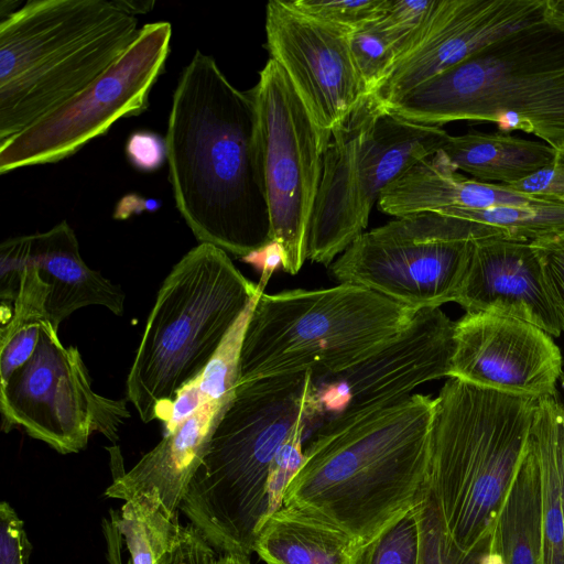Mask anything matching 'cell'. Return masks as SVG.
Masks as SVG:
<instances>
[{"mask_svg":"<svg viewBox=\"0 0 564 564\" xmlns=\"http://www.w3.org/2000/svg\"><path fill=\"white\" fill-rule=\"evenodd\" d=\"M165 142L175 205L199 243L243 259L272 242L252 95L199 51L174 90Z\"/></svg>","mask_w":564,"mask_h":564,"instance_id":"1","label":"cell"},{"mask_svg":"<svg viewBox=\"0 0 564 564\" xmlns=\"http://www.w3.org/2000/svg\"><path fill=\"white\" fill-rule=\"evenodd\" d=\"M433 405L412 393L323 423L281 506L367 544L427 496Z\"/></svg>","mask_w":564,"mask_h":564,"instance_id":"2","label":"cell"},{"mask_svg":"<svg viewBox=\"0 0 564 564\" xmlns=\"http://www.w3.org/2000/svg\"><path fill=\"white\" fill-rule=\"evenodd\" d=\"M319 424L310 372L238 383L180 510L215 550L248 556L281 506L274 477L283 448Z\"/></svg>","mask_w":564,"mask_h":564,"instance_id":"3","label":"cell"},{"mask_svg":"<svg viewBox=\"0 0 564 564\" xmlns=\"http://www.w3.org/2000/svg\"><path fill=\"white\" fill-rule=\"evenodd\" d=\"M536 402L457 378L434 399L427 497L460 550L491 535L528 449Z\"/></svg>","mask_w":564,"mask_h":564,"instance_id":"4","label":"cell"},{"mask_svg":"<svg viewBox=\"0 0 564 564\" xmlns=\"http://www.w3.org/2000/svg\"><path fill=\"white\" fill-rule=\"evenodd\" d=\"M139 31L107 0H31L1 20L0 141L87 88Z\"/></svg>","mask_w":564,"mask_h":564,"instance_id":"5","label":"cell"},{"mask_svg":"<svg viewBox=\"0 0 564 564\" xmlns=\"http://www.w3.org/2000/svg\"><path fill=\"white\" fill-rule=\"evenodd\" d=\"M386 108L427 126L467 120L522 130L562 154L564 29L545 18L522 26Z\"/></svg>","mask_w":564,"mask_h":564,"instance_id":"6","label":"cell"},{"mask_svg":"<svg viewBox=\"0 0 564 564\" xmlns=\"http://www.w3.org/2000/svg\"><path fill=\"white\" fill-rule=\"evenodd\" d=\"M270 279L248 280L228 253L199 243L164 279L126 381L143 423L170 419L177 391L197 378Z\"/></svg>","mask_w":564,"mask_h":564,"instance_id":"7","label":"cell"},{"mask_svg":"<svg viewBox=\"0 0 564 564\" xmlns=\"http://www.w3.org/2000/svg\"><path fill=\"white\" fill-rule=\"evenodd\" d=\"M362 286L264 292L249 317L238 383L310 372L339 373L387 345L415 313Z\"/></svg>","mask_w":564,"mask_h":564,"instance_id":"8","label":"cell"},{"mask_svg":"<svg viewBox=\"0 0 564 564\" xmlns=\"http://www.w3.org/2000/svg\"><path fill=\"white\" fill-rule=\"evenodd\" d=\"M442 127L399 117L369 96L339 126L323 153L307 259L329 267L368 226L382 192L448 138Z\"/></svg>","mask_w":564,"mask_h":564,"instance_id":"9","label":"cell"},{"mask_svg":"<svg viewBox=\"0 0 564 564\" xmlns=\"http://www.w3.org/2000/svg\"><path fill=\"white\" fill-rule=\"evenodd\" d=\"M494 227L425 212L362 232L330 265L338 283L379 293L414 311L455 302L478 239Z\"/></svg>","mask_w":564,"mask_h":564,"instance_id":"10","label":"cell"},{"mask_svg":"<svg viewBox=\"0 0 564 564\" xmlns=\"http://www.w3.org/2000/svg\"><path fill=\"white\" fill-rule=\"evenodd\" d=\"M250 93L257 112L259 161L272 241L281 250L282 269L296 274L307 259L323 151L306 108L271 57Z\"/></svg>","mask_w":564,"mask_h":564,"instance_id":"11","label":"cell"},{"mask_svg":"<svg viewBox=\"0 0 564 564\" xmlns=\"http://www.w3.org/2000/svg\"><path fill=\"white\" fill-rule=\"evenodd\" d=\"M2 431L21 426L61 454L84 449L93 433L111 442L130 417L126 400L96 393L79 350L65 347L51 322L30 359L0 387Z\"/></svg>","mask_w":564,"mask_h":564,"instance_id":"12","label":"cell"},{"mask_svg":"<svg viewBox=\"0 0 564 564\" xmlns=\"http://www.w3.org/2000/svg\"><path fill=\"white\" fill-rule=\"evenodd\" d=\"M171 36L169 22L144 24L123 55L87 88L0 141V173L64 160L107 133L117 120L145 111L164 69Z\"/></svg>","mask_w":564,"mask_h":564,"instance_id":"13","label":"cell"},{"mask_svg":"<svg viewBox=\"0 0 564 564\" xmlns=\"http://www.w3.org/2000/svg\"><path fill=\"white\" fill-rule=\"evenodd\" d=\"M349 34L300 12L290 1L267 3L268 51L306 108L323 153L333 132L370 96L355 67Z\"/></svg>","mask_w":564,"mask_h":564,"instance_id":"14","label":"cell"},{"mask_svg":"<svg viewBox=\"0 0 564 564\" xmlns=\"http://www.w3.org/2000/svg\"><path fill=\"white\" fill-rule=\"evenodd\" d=\"M454 348L455 322L440 307L419 310L406 328L368 358L334 376L313 379L319 426L449 377Z\"/></svg>","mask_w":564,"mask_h":564,"instance_id":"15","label":"cell"},{"mask_svg":"<svg viewBox=\"0 0 564 564\" xmlns=\"http://www.w3.org/2000/svg\"><path fill=\"white\" fill-rule=\"evenodd\" d=\"M562 354L540 327L511 317L466 313L455 322L448 378L514 395L556 397Z\"/></svg>","mask_w":564,"mask_h":564,"instance_id":"16","label":"cell"},{"mask_svg":"<svg viewBox=\"0 0 564 564\" xmlns=\"http://www.w3.org/2000/svg\"><path fill=\"white\" fill-rule=\"evenodd\" d=\"M546 0H438L419 43L389 70L372 97L389 107L489 43L545 18Z\"/></svg>","mask_w":564,"mask_h":564,"instance_id":"17","label":"cell"},{"mask_svg":"<svg viewBox=\"0 0 564 564\" xmlns=\"http://www.w3.org/2000/svg\"><path fill=\"white\" fill-rule=\"evenodd\" d=\"M455 303L466 313H488L530 323L553 337L564 333V314L543 263L528 241L505 237L476 240Z\"/></svg>","mask_w":564,"mask_h":564,"instance_id":"18","label":"cell"},{"mask_svg":"<svg viewBox=\"0 0 564 564\" xmlns=\"http://www.w3.org/2000/svg\"><path fill=\"white\" fill-rule=\"evenodd\" d=\"M202 398L195 412L172 433L165 434L130 470L113 479L105 492L107 497L124 501L144 499L177 520L188 484L235 395Z\"/></svg>","mask_w":564,"mask_h":564,"instance_id":"19","label":"cell"},{"mask_svg":"<svg viewBox=\"0 0 564 564\" xmlns=\"http://www.w3.org/2000/svg\"><path fill=\"white\" fill-rule=\"evenodd\" d=\"M23 257L35 264L48 283L47 315L54 329L75 311L100 305L118 316L124 314L126 294L83 260L74 230L63 220L45 232L18 237Z\"/></svg>","mask_w":564,"mask_h":564,"instance_id":"20","label":"cell"},{"mask_svg":"<svg viewBox=\"0 0 564 564\" xmlns=\"http://www.w3.org/2000/svg\"><path fill=\"white\" fill-rule=\"evenodd\" d=\"M547 200L554 199L465 177L440 150L412 165L392 182L382 192L377 205L381 213L401 217L445 208L484 209L495 206H527Z\"/></svg>","mask_w":564,"mask_h":564,"instance_id":"21","label":"cell"},{"mask_svg":"<svg viewBox=\"0 0 564 564\" xmlns=\"http://www.w3.org/2000/svg\"><path fill=\"white\" fill-rule=\"evenodd\" d=\"M441 150L457 171L482 183L501 185L530 176L561 154L543 142L479 131L449 134Z\"/></svg>","mask_w":564,"mask_h":564,"instance_id":"22","label":"cell"},{"mask_svg":"<svg viewBox=\"0 0 564 564\" xmlns=\"http://www.w3.org/2000/svg\"><path fill=\"white\" fill-rule=\"evenodd\" d=\"M358 549L346 533L280 506L262 524L253 552L265 564H354Z\"/></svg>","mask_w":564,"mask_h":564,"instance_id":"23","label":"cell"},{"mask_svg":"<svg viewBox=\"0 0 564 564\" xmlns=\"http://www.w3.org/2000/svg\"><path fill=\"white\" fill-rule=\"evenodd\" d=\"M491 538L503 564H542V481L531 437Z\"/></svg>","mask_w":564,"mask_h":564,"instance_id":"24","label":"cell"},{"mask_svg":"<svg viewBox=\"0 0 564 564\" xmlns=\"http://www.w3.org/2000/svg\"><path fill=\"white\" fill-rule=\"evenodd\" d=\"M11 240L22 260L23 271L12 316L0 330V387L30 359L42 325L50 321L46 310L50 285L42 279L39 268L23 257L18 237Z\"/></svg>","mask_w":564,"mask_h":564,"instance_id":"25","label":"cell"},{"mask_svg":"<svg viewBox=\"0 0 564 564\" xmlns=\"http://www.w3.org/2000/svg\"><path fill=\"white\" fill-rule=\"evenodd\" d=\"M115 527L124 539L132 564H163L182 528L144 499L126 501Z\"/></svg>","mask_w":564,"mask_h":564,"instance_id":"26","label":"cell"},{"mask_svg":"<svg viewBox=\"0 0 564 564\" xmlns=\"http://www.w3.org/2000/svg\"><path fill=\"white\" fill-rule=\"evenodd\" d=\"M435 213L494 227L505 238L519 241L532 242L564 232V202L562 200L484 209L445 208Z\"/></svg>","mask_w":564,"mask_h":564,"instance_id":"27","label":"cell"},{"mask_svg":"<svg viewBox=\"0 0 564 564\" xmlns=\"http://www.w3.org/2000/svg\"><path fill=\"white\" fill-rule=\"evenodd\" d=\"M531 441L542 481V564H564V521L553 444L547 424L536 406Z\"/></svg>","mask_w":564,"mask_h":564,"instance_id":"28","label":"cell"},{"mask_svg":"<svg viewBox=\"0 0 564 564\" xmlns=\"http://www.w3.org/2000/svg\"><path fill=\"white\" fill-rule=\"evenodd\" d=\"M417 512L420 520L419 564H503L492 547V533L477 547L466 552L449 540L427 496L419 506Z\"/></svg>","mask_w":564,"mask_h":564,"instance_id":"29","label":"cell"},{"mask_svg":"<svg viewBox=\"0 0 564 564\" xmlns=\"http://www.w3.org/2000/svg\"><path fill=\"white\" fill-rule=\"evenodd\" d=\"M419 506L359 547L354 564H419Z\"/></svg>","mask_w":564,"mask_h":564,"instance_id":"30","label":"cell"},{"mask_svg":"<svg viewBox=\"0 0 564 564\" xmlns=\"http://www.w3.org/2000/svg\"><path fill=\"white\" fill-rule=\"evenodd\" d=\"M349 48L357 73L371 96L395 61L379 20L350 32Z\"/></svg>","mask_w":564,"mask_h":564,"instance_id":"31","label":"cell"},{"mask_svg":"<svg viewBox=\"0 0 564 564\" xmlns=\"http://www.w3.org/2000/svg\"><path fill=\"white\" fill-rule=\"evenodd\" d=\"M437 3L438 0H390L379 22L394 52V64L422 39Z\"/></svg>","mask_w":564,"mask_h":564,"instance_id":"32","label":"cell"},{"mask_svg":"<svg viewBox=\"0 0 564 564\" xmlns=\"http://www.w3.org/2000/svg\"><path fill=\"white\" fill-rule=\"evenodd\" d=\"M300 12L321 22L352 32L379 20L390 0H292Z\"/></svg>","mask_w":564,"mask_h":564,"instance_id":"33","label":"cell"},{"mask_svg":"<svg viewBox=\"0 0 564 564\" xmlns=\"http://www.w3.org/2000/svg\"><path fill=\"white\" fill-rule=\"evenodd\" d=\"M31 544L23 522L7 502L0 506V564H28Z\"/></svg>","mask_w":564,"mask_h":564,"instance_id":"34","label":"cell"},{"mask_svg":"<svg viewBox=\"0 0 564 564\" xmlns=\"http://www.w3.org/2000/svg\"><path fill=\"white\" fill-rule=\"evenodd\" d=\"M215 549L193 524L182 525L163 564H217Z\"/></svg>","mask_w":564,"mask_h":564,"instance_id":"35","label":"cell"},{"mask_svg":"<svg viewBox=\"0 0 564 564\" xmlns=\"http://www.w3.org/2000/svg\"><path fill=\"white\" fill-rule=\"evenodd\" d=\"M536 250L554 297L564 314V232L531 242Z\"/></svg>","mask_w":564,"mask_h":564,"instance_id":"36","label":"cell"},{"mask_svg":"<svg viewBox=\"0 0 564 564\" xmlns=\"http://www.w3.org/2000/svg\"><path fill=\"white\" fill-rule=\"evenodd\" d=\"M126 154L134 169L153 172L166 160L165 139L151 131L133 132L127 141Z\"/></svg>","mask_w":564,"mask_h":564,"instance_id":"37","label":"cell"},{"mask_svg":"<svg viewBox=\"0 0 564 564\" xmlns=\"http://www.w3.org/2000/svg\"><path fill=\"white\" fill-rule=\"evenodd\" d=\"M505 186L528 195L564 202V160L560 154L554 163Z\"/></svg>","mask_w":564,"mask_h":564,"instance_id":"38","label":"cell"},{"mask_svg":"<svg viewBox=\"0 0 564 564\" xmlns=\"http://www.w3.org/2000/svg\"><path fill=\"white\" fill-rule=\"evenodd\" d=\"M536 409L543 415L552 438L564 521V404L557 395L543 397L538 399Z\"/></svg>","mask_w":564,"mask_h":564,"instance_id":"39","label":"cell"},{"mask_svg":"<svg viewBox=\"0 0 564 564\" xmlns=\"http://www.w3.org/2000/svg\"><path fill=\"white\" fill-rule=\"evenodd\" d=\"M161 207V202L153 198H143L138 194H128L117 204L113 213L116 219H127L132 215L143 212H155Z\"/></svg>","mask_w":564,"mask_h":564,"instance_id":"40","label":"cell"},{"mask_svg":"<svg viewBox=\"0 0 564 564\" xmlns=\"http://www.w3.org/2000/svg\"><path fill=\"white\" fill-rule=\"evenodd\" d=\"M545 19L564 29V0H546Z\"/></svg>","mask_w":564,"mask_h":564,"instance_id":"41","label":"cell"},{"mask_svg":"<svg viewBox=\"0 0 564 564\" xmlns=\"http://www.w3.org/2000/svg\"><path fill=\"white\" fill-rule=\"evenodd\" d=\"M115 4L127 12L128 14L135 15L138 13H145L152 10L154 1H124L116 0Z\"/></svg>","mask_w":564,"mask_h":564,"instance_id":"42","label":"cell"},{"mask_svg":"<svg viewBox=\"0 0 564 564\" xmlns=\"http://www.w3.org/2000/svg\"><path fill=\"white\" fill-rule=\"evenodd\" d=\"M217 564H250L249 557L247 555L237 554V553H228L223 554Z\"/></svg>","mask_w":564,"mask_h":564,"instance_id":"43","label":"cell"},{"mask_svg":"<svg viewBox=\"0 0 564 564\" xmlns=\"http://www.w3.org/2000/svg\"><path fill=\"white\" fill-rule=\"evenodd\" d=\"M562 387L564 388V378H563V380H562Z\"/></svg>","mask_w":564,"mask_h":564,"instance_id":"44","label":"cell"},{"mask_svg":"<svg viewBox=\"0 0 564 564\" xmlns=\"http://www.w3.org/2000/svg\"><path fill=\"white\" fill-rule=\"evenodd\" d=\"M561 158L564 160V153L561 154Z\"/></svg>","mask_w":564,"mask_h":564,"instance_id":"45","label":"cell"}]
</instances>
